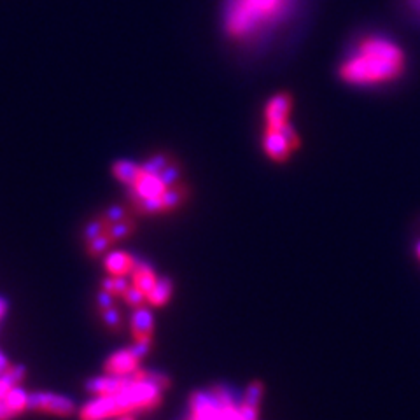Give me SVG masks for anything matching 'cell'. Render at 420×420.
<instances>
[{
    "instance_id": "cell-1",
    "label": "cell",
    "mask_w": 420,
    "mask_h": 420,
    "mask_svg": "<svg viewBox=\"0 0 420 420\" xmlns=\"http://www.w3.org/2000/svg\"><path fill=\"white\" fill-rule=\"evenodd\" d=\"M406 51L394 39L372 34L357 42L338 64V79L352 88H378L399 81L406 72Z\"/></svg>"
},
{
    "instance_id": "cell-2",
    "label": "cell",
    "mask_w": 420,
    "mask_h": 420,
    "mask_svg": "<svg viewBox=\"0 0 420 420\" xmlns=\"http://www.w3.org/2000/svg\"><path fill=\"white\" fill-rule=\"evenodd\" d=\"M264 398L266 387L261 380H253L242 391L219 383L193 392L190 420H263Z\"/></svg>"
},
{
    "instance_id": "cell-3",
    "label": "cell",
    "mask_w": 420,
    "mask_h": 420,
    "mask_svg": "<svg viewBox=\"0 0 420 420\" xmlns=\"http://www.w3.org/2000/svg\"><path fill=\"white\" fill-rule=\"evenodd\" d=\"M259 142L264 158L273 165L289 163L302 147L294 121V97L289 91H277L264 102Z\"/></svg>"
},
{
    "instance_id": "cell-4",
    "label": "cell",
    "mask_w": 420,
    "mask_h": 420,
    "mask_svg": "<svg viewBox=\"0 0 420 420\" xmlns=\"http://www.w3.org/2000/svg\"><path fill=\"white\" fill-rule=\"evenodd\" d=\"M293 0H228L224 28L230 39L249 42L275 28L289 12Z\"/></svg>"
},
{
    "instance_id": "cell-5",
    "label": "cell",
    "mask_w": 420,
    "mask_h": 420,
    "mask_svg": "<svg viewBox=\"0 0 420 420\" xmlns=\"http://www.w3.org/2000/svg\"><path fill=\"white\" fill-rule=\"evenodd\" d=\"M145 373L144 378L130 383L128 387H125L123 391L114 394L118 415H127V413L137 412V410L156 408L161 403L163 389H160V387L154 385L153 382L145 380Z\"/></svg>"
},
{
    "instance_id": "cell-6",
    "label": "cell",
    "mask_w": 420,
    "mask_h": 420,
    "mask_svg": "<svg viewBox=\"0 0 420 420\" xmlns=\"http://www.w3.org/2000/svg\"><path fill=\"white\" fill-rule=\"evenodd\" d=\"M26 408L34 410V412H48L53 415L69 417L74 413V401L64 396L49 394V392H32L28 394Z\"/></svg>"
},
{
    "instance_id": "cell-7",
    "label": "cell",
    "mask_w": 420,
    "mask_h": 420,
    "mask_svg": "<svg viewBox=\"0 0 420 420\" xmlns=\"http://www.w3.org/2000/svg\"><path fill=\"white\" fill-rule=\"evenodd\" d=\"M137 382L135 378V373L127 376H118V375H107L100 376V378H91L86 382V391L91 392V394L97 396H114L118 392H121L125 387H128L130 383Z\"/></svg>"
},
{
    "instance_id": "cell-8",
    "label": "cell",
    "mask_w": 420,
    "mask_h": 420,
    "mask_svg": "<svg viewBox=\"0 0 420 420\" xmlns=\"http://www.w3.org/2000/svg\"><path fill=\"white\" fill-rule=\"evenodd\" d=\"M138 359L130 352V350H119V352L112 354L105 363V373L107 375H118L127 376L131 375L138 369Z\"/></svg>"
},
{
    "instance_id": "cell-9",
    "label": "cell",
    "mask_w": 420,
    "mask_h": 420,
    "mask_svg": "<svg viewBox=\"0 0 420 420\" xmlns=\"http://www.w3.org/2000/svg\"><path fill=\"white\" fill-rule=\"evenodd\" d=\"M118 415L114 396H98L81 410V420H104Z\"/></svg>"
},
{
    "instance_id": "cell-10",
    "label": "cell",
    "mask_w": 420,
    "mask_h": 420,
    "mask_svg": "<svg viewBox=\"0 0 420 420\" xmlns=\"http://www.w3.org/2000/svg\"><path fill=\"white\" fill-rule=\"evenodd\" d=\"M154 329V317L153 312L145 307L135 310L131 316V333L135 340H151Z\"/></svg>"
},
{
    "instance_id": "cell-11",
    "label": "cell",
    "mask_w": 420,
    "mask_h": 420,
    "mask_svg": "<svg viewBox=\"0 0 420 420\" xmlns=\"http://www.w3.org/2000/svg\"><path fill=\"white\" fill-rule=\"evenodd\" d=\"M131 279H134V286L138 287L145 296L154 289V286H156L158 282L156 273L151 270V266H149L147 263H144V261L138 259H135V266L134 270H131Z\"/></svg>"
},
{
    "instance_id": "cell-12",
    "label": "cell",
    "mask_w": 420,
    "mask_h": 420,
    "mask_svg": "<svg viewBox=\"0 0 420 420\" xmlns=\"http://www.w3.org/2000/svg\"><path fill=\"white\" fill-rule=\"evenodd\" d=\"M135 266V257L127 253L116 250L105 257V268L107 272L114 277H125L127 273H131Z\"/></svg>"
},
{
    "instance_id": "cell-13",
    "label": "cell",
    "mask_w": 420,
    "mask_h": 420,
    "mask_svg": "<svg viewBox=\"0 0 420 420\" xmlns=\"http://www.w3.org/2000/svg\"><path fill=\"white\" fill-rule=\"evenodd\" d=\"M172 293H174L172 280L168 277H161V279H158L154 289L147 294V302L153 307H163L167 305L168 300L172 298Z\"/></svg>"
},
{
    "instance_id": "cell-14",
    "label": "cell",
    "mask_w": 420,
    "mask_h": 420,
    "mask_svg": "<svg viewBox=\"0 0 420 420\" xmlns=\"http://www.w3.org/2000/svg\"><path fill=\"white\" fill-rule=\"evenodd\" d=\"M135 231H137V221H135V216H131L109 226L107 233L114 238V242H118V240H125V238L131 237Z\"/></svg>"
},
{
    "instance_id": "cell-15",
    "label": "cell",
    "mask_w": 420,
    "mask_h": 420,
    "mask_svg": "<svg viewBox=\"0 0 420 420\" xmlns=\"http://www.w3.org/2000/svg\"><path fill=\"white\" fill-rule=\"evenodd\" d=\"M131 216H135L134 210H131V207H127V205H112V207H109L104 214H100L102 221L105 223L107 230L109 226H112V224L119 223V221H123Z\"/></svg>"
},
{
    "instance_id": "cell-16",
    "label": "cell",
    "mask_w": 420,
    "mask_h": 420,
    "mask_svg": "<svg viewBox=\"0 0 420 420\" xmlns=\"http://www.w3.org/2000/svg\"><path fill=\"white\" fill-rule=\"evenodd\" d=\"M4 401L8 403L9 408L15 412V415H19L23 410H26V401H28V396L23 391L21 387L15 385L8 391V394L4 396Z\"/></svg>"
},
{
    "instance_id": "cell-17",
    "label": "cell",
    "mask_w": 420,
    "mask_h": 420,
    "mask_svg": "<svg viewBox=\"0 0 420 420\" xmlns=\"http://www.w3.org/2000/svg\"><path fill=\"white\" fill-rule=\"evenodd\" d=\"M112 244H114V238L105 231V233H102L98 238H95V240L86 244V250H88V254L91 257H98L104 253H107V250L112 247Z\"/></svg>"
},
{
    "instance_id": "cell-18",
    "label": "cell",
    "mask_w": 420,
    "mask_h": 420,
    "mask_svg": "<svg viewBox=\"0 0 420 420\" xmlns=\"http://www.w3.org/2000/svg\"><path fill=\"white\" fill-rule=\"evenodd\" d=\"M100 317H102V320H104L105 326H107L112 333L123 331V320H121V313H119V310L116 309V307H112V309H107V310H102Z\"/></svg>"
},
{
    "instance_id": "cell-19",
    "label": "cell",
    "mask_w": 420,
    "mask_h": 420,
    "mask_svg": "<svg viewBox=\"0 0 420 420\" xmlns=\"http://www.w3.org/2000/svg\"><path fill=\"white\" fill-rule=\"evenodd\" d=\"M26 375V368L23 365H15V366H9L6 372L0 373V378L4 380L6 383H9L11 387L18 385L19 382H21L23 378H25Z\"/></svg>"
},
{
    "instance_id": "cell-20",
    "label": "cell",
    "mask_w": 420,
    "mask_h": 420,
    "mask_svg": "<svg viewBox=\"0 0 420 420\" xmlns=\"http://www.w3.org/2000/svg\"><path fill=\"white\" fill-rule=\"evenodd\" d=\"M105 231H107V226H105V223L102 221V217L97 216L93 221H89V223L86 224L84 233L82 235H84V240L86 244H88L91 242V240H95V238L100 237L102 233H105Z\"/></svg>"
},
{
    "instance_id": "cell-21",
    "label": "cell",
    "mask_w": 420,
    "mask_h": 420,
    "mask_svg": "<svg viewBox=\"0 0 420 420\" xmlns=\"http://www.w3.org/2000/svg\"><path fill=\"white\" fill-rule=\"evenodd\" d=\"M123 298L125 302H127V305H130L131 309H140V307H144L145 300H147V296L135 286L128 287V291L125 293Z\"/></svg>"
},
{
    "instance_id": "cell-22",
    "label": "cell",
    "mask_w": 420,
    "mask_h": 420,
    "mask_svg": "<svg viewBox=\"0 0 420 420\" xmlns=\"http://www.w3.org/2000/svg\"><path fill=\"white\" fill-rule=\"evenodd\" d=\"M128 350H130V352L137 357L138 361H140L142 357L147 356V352L151 350V340H137V342H135Z\"/></svg>"
},
{
    "instance_id": "cell-23",
    "label": "cell",
    "mask_w": 420,
    "mask_h": 420,
    "mask_svg": "<svg viewBox=\"0 0 420 420\" xmlns=\"http://www.w3.org/2000/svg\"><path fill=\"white\" fill-rule=\"evenodd\" d=\"M97 305H98V309H100V312L102 310L112 309V307H114V294H111V293H107V291L102 289L100 293L97 294Z\"/></svg>"
},
{
    "instance_id": "cell-24",
    "label": "cell",
    "mask_w": 420,
    "mask_h": 420,
    "mask_svg": "<svg viewBox=\"0 0 420 420\" xmlns=\"http://www.w3.org/2000/svg\"><path fill=\"white\" fill-rule=\"evenodd\" d=\"M130 284H128L127 277H114V294L116 296H125Z\"/></svg>"
},
{
    "instance_id": "cell-25",
    "label": "cell",
    "mask_w": 420,
    "mask_h": 420,
    "mask_svg": "<svg viewBox=\"0 0 420 420\" xmlns=\"http://www.w3.org/2000/svg\"><path fill=\"white\" fill-rule=\"evenodd\" d=\"M12 417H16L15 412L9 408L4 399H0V420H11Z\"/></svg>"
},
{
    "instance_id": "cell-26",
    "label": "cell",
    "mask_w": 420,
    "mask_h": 420,
    "mask_svg": "<svg viewBox=\"0 0 420 420\" xmlns=\"http://www.w3.org/2000/svg\"><path fill=\"white\" fill-rule=\"evenodd\" d=\"M102 289L107 291V293H111V294H114V277H112V279L102 280ZM114 296H116V294H114Z\"/></svg>"
},
{
    "instance_id": "cell-27",
    "label": "cell",
    "mask_w": 420,
    "mask_h": 420,
    "mask_svg": "<svg viewBox=\"0 0 420 420\" xmlns=\"http://www.w3.org/2000/svg\"><path fill=\"white\" fill-rule=\"evenodd\" d=\"M9 366H11V365H9V361H8V359H6V356L2 352H0V373L6 372V369H8Z\"/></svg>"
},
{
    "instance_id": "cell-28",
    "label": "cell",
    "mask_w": 420,
    "mask_h": 420,
    "mask_svg": "<svg viewBox=\"0 0 420 420\" xmlns=\"http://www.w3.org/2000/svg\"><path fill=\"white\" fill-rule=\"evenodd\" d=\"M6 309H8V303L4 302V300H0V317L6 313Z\"/></svg>"
},
{
    "instance_id": "cell-29",
    "label": "cell",
    "mask_w": 420,
    "mask_h": 420,
    "mask_svg": "<svg viewBox=\"0 0 420 420\" xmlns=\"http://www.w3.org/2000/svg\"><path fill=\"white\" fill-rule=\"evenodd\" d=\"M415 256H417V259L420 261V240L415 244Z\"/></svg>"
},
{
    "instance_id": "cell-30",
    "label": "cell",
    "mask_w": 420,
    "mask_h": 420,
    "mask_svg": "<svg viewBox=\"0 0 420 420\" xmlns=\"http://www.w3.org/2000/svg\"><path fill=\"white\" fill-rule=\"evenodd\" d=\"M119 420H135V419H134V417H130V415H128V413H127V415H123Z\"/></svg>"
},
{
    "instance_id": "cell-31",
    "label": "cell",
    "mask_w": 420,
    "mask_h": 420,
    "mask_svg": "<svg viewBox=\"0 0 420 420\" xmlns=\"http://www.w3.org/2000/svg\"><path fill=\"white\" fill-rule=\"evenodd\" d=\"M417 2H419V8H420V0H417Z\"/></svg>"
}]
</instances>
